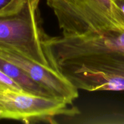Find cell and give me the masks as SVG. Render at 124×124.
Listing matches in <instances>:
<instances>
[{"instance_id": "cell-8", "label": "cell", "mask_w": 124, "mask_h": 124, "mask_svg": "<svg viewBox=\"0 0 124 124\" xmlns=\"http://www.w3.org/2000/svg\"><path fill=\"white\" fill-rule=\"evenodd\" d=\"M7 90L24 92L16 82L0 70V91Z\"/></svg>"}, {"instance_id": "cell-4", "label": "cell", "mask_w": 124, "mask_h": 124, "mask_svg": "<svg viewBox=\"0 0 124 124\" xmlns=\"http://www.w3.org/2000/svg\"><path fill=\"white\" fill-rule=\"evenodd\" d=\"M71 106L54 98L11 90L0 91V119L52 122L56 116L78 115L79 110Z\"/></svg>"}, {"instance_id": "cell-6", "label": "cell", "mask_w": 124, "mask_h": 124, "mask_svg": "<svg viewBox=\"0 0 124 124\" xmlns=\"http://www.w3.org/2000/svg\"><path fill=\"white\" fill-rule=\"evenodd\" d=\"M0 70L16 82L24 92L36 95L55 98L47 90L30 79L20 68L1 57Z\"/></svg>"}, {"instance_id": "cell-2", "label": "cell", "mask_w": 124, "mask_h": 124, "mask_svg": "<svg viewBox=\"0 0 124 124\" xmlns=\"http://www.w3.org/2000/svg\"><path fill=\"white\" fill-rule=\"evenodd\" d=\"M62 36L124 30V13L115 0H46Z\"/></svg>"}, {"instance_id": "cell-7", "label": "cell", "mask_w": 124, "mask_h": 124, "mask_svg": "<svg viewBox=\"0 0 124 124\" xmlns=\"http://www.w3.org/2000/svg\"><path fill=\"white\" fill-rule=\"evenodd\" d=\"M27 0H0V16L14 14L23 7Z\"/></svg>"}, {"instance_id": "cell-1", "label": "cell", "mask_w": 124, "mask_h": 124, "mask_svg": "<svg viewBox=\"0 0 124 124\" xmlns=\"http://www.w3.org/2000/svg\"><path fill=\"white\" fill-rule=\"evenodd\" d=\"M44 47L51 65L78 90L124 91V30L47 35Z\"/></svg>"}, {"instance_id": "cell-3", "label": "cell", "mask_w": 124, "mask_h": 124, "mask_svg": "<svg viewBox=\"0 0 124 124\" xmlns=\"http://www.w3.org/2000/svg\"><path fill=\"white\" fill-rule=\"evenodd\" d=\"M40 1L27 0L17 13L0 16V47L13 49L39 64L52 67L45 50L47 34L42 27Z\"/></svg>"}, {"instance_id": "cell-5", "label": "cell", "mask_w": 124, "mask_h": 124, "mask_svg": "<svg viewBox=\"0 0 124 124\" xmlns=\"http://www.w3.org/2000/svg\"><path fill=\"white\" fill-rule=\"evenodd\" d=\"M0 57L20 68L30 79L43 87L56 99L73 105L78 90L60 72L51 66L36 62L19 52L0 47Z\"/></svg>"}, {"instance_id": "cell-9", "label": "cell", "mask_w": 124, "mask_h": 124, "mask_svg": "<svg viewBox=\"0 0 124 124\" xmlns=\"http://www.w3.org/2000/svg\"><path fill=\"white\" fill-rule=\"evenodd\" d=\"M115 1L124 13V0H115Z\"/></svg>"}]
</instances>
